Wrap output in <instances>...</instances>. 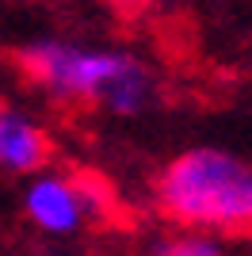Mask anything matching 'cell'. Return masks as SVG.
<instances>
[{"instance_id": "2", "label": "cell", "mask_w": 252, "mask_h": 256, "mask_svg": "<svg viewBox=\"0 0 252 256\" xmlns=\"http://www.w3.org/2000/svg\"><path fill=\"white\" fill-rule=\"evenodd\" d=\"M157 203L172 222L248 234L252 164L226 150H188L160 172Z\"/></svg>"}, {"instance_id": "1", "label": "cell", "mask_w": 252, "mask_h": 256, "mask_svg": "<svg viewBox=\"0 0 252 256\" xmlns=\"http://www.w3.org/2000/svg\"><path fill=\"white\" fill-rule=\"evenodd\" d=\"M16 62L50 96L92 100V104L115 111V115H134V111L149 107L153 76L130 54L76 50L69 42L42 38V42H31L23 50H16Z\"/></svg>"}, {"instance_id": "5", "label": "cell", "mask_w": 252, "mask_h": 256, "mask_svg": "<svg viewBox=\"0 0 252 256\" xmlns=\"http://www.w3.org/2000/svg\"><path fill=\"white\" fill-rule=\"evenodd\" d=\"M153 256H226L222 252V245L214 241V237H168V241H160L157 248H153Z\"/></svg>"}, {"instance_id": "4", "label": "cell", "mask_w": 252, "mask_h": 256, "mask_svg": "<svg viewBox=\"0 0 252 256\" xmlns=\"http://www.w3.org/2000/svg\"><path fill=\"white\" fill-rule=\"evenodd\" d=\"M27 214L42 230L50 234H73L84 218V203L76 192V180H62V176H42L27 192Z\"/></svg>"}, {"instance_id": "3", "label": "cell", "mask_w": 252, "mask_h": 256, "mask_svg": "<svg viewBox=\"0 0 252 256\" xmlns=\"http://www.w3.org/2000/svg\"><path fill=\"white\" fill-rule=\"evenodd\" d=\"M54 146L46 130L20 115L16 107L0 104V168L8 172H38L50 160Z\"/></svg>"}]
</instances>
